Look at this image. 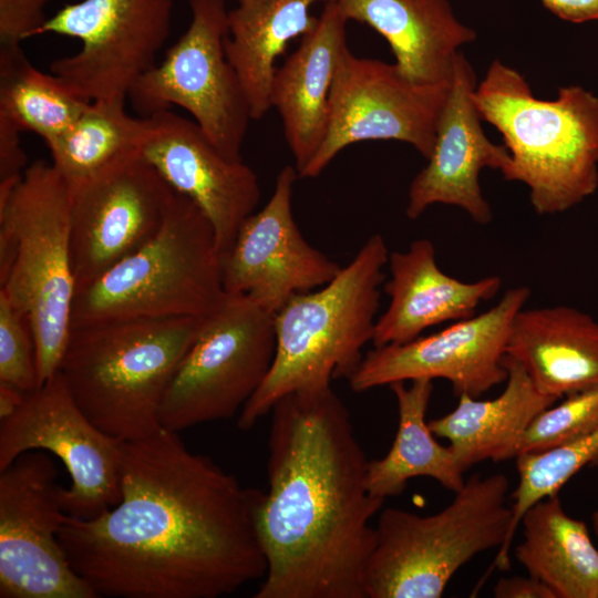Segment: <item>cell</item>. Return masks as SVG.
<instances>
[{
  "mask_svg": "<svg viewBox=\"0 0 598 598\" xmlns=\"http://www.w3.org/2000/svg\"><path fill=\"white\" fill-rule=\"evenodd\" d=\"M120 484L115 506L68 515L58 535L97 597L218 598L264 578L262 492L189 451L177 432L123 441Z\"/></svg>",
  "mask_w": 598,
  "mask_h": 598,
  "instance_id": "6da1fadb",
  "label": "cell"
},
{
  "mask_svg": "<svg viewBox=\"0 0 598 598\" xmlns=\"http://www.w3.org/2000/svg\"><path fill=\"white\" fill-rule=\"evenodd\" d=\"M271 414L256 511L267 570L255 598H365L370 520L384 501L368 491L346 405L329 386L287 394Z\"/></svg>",
  "mask_w": 598,
  "mask_h": 598,
  "instance_id": "7a4b0ae2",
  "label": "cell"
},
{
  "mask_svg": "<svg viewBox=\"0 0 598 598\" xmlns=\"http://www.w3.org/2000/svg\"><path fill=\"white\" fill-rule=\"evenodd\" d=\"M482 117L511 154L502 173L526 185L534 210L555 215L598 188V96L578 85L555 100L535 97L525 76L498 59L473 92Z\"/></svg>",
  "mask_w": 598,
  "mask_h": 598,
  "instance_id": "3957f363",
  "label": "cell"
},
{
  "mask_svg": "<svg viewBox=\"0 0 598 598\" xmlns=\"http://www.w3.org/2000/svg\"><path fill=\"white\" fill-rule=\"evenodd\" d=\"M389 255L384 238L372 235L332 280L293 296L274 315V361L239 412V429L255 426L287 394L352 375L373 339Z\"/></svg>",
  "mask_w": 598,
  "mask_h": 598,
  "instance_id": "277c9868",
  "label": "cell"
},
{
  "mask_svg": "<svg viewBox=\"0 0 598 598\" xmlns=\"http://www.w3.org/2000/svg\"><path fill=\"white\" fill-rule=\"evenodd\" d=\"M70 235V189L51 163L0 184V292L30 321L39 386L59 372L72 329Z\"/></svg>",
  "mask_w": 598,
  "mask_h": 598,
  "instance_id": "5b68a950",
  "label": "cell"
},
{
  "mask_svg": "<svg viewBox=\"0 0 598 598\" xmlns=\"http://www.w3.org/2000/svg\"><path fill=\"white\" fill-rule=\"evenodd\" d=\"M208 317L72 328L59 371L84 414L121 441L162 429L159 409L181 360Z\"/></svg>",
  "mask_w": 598,
  "mask_h": 598,
  "instance_id": "8992f818",
  "label": "cell"
},
{
  "mask_svg": "<svg viewBox=\"0 0 598 598\" xmlns=\"http://www.w3.org/2000/svg\"><path fill=\"white\" fill-rule=\"evenodd\" d=\"M226 297L214 228L194 202L175 192L158 231L76 291L71 328L206 318Z\"/></svg>",
  "mask_w": 598,
  "mask_h": 598,
  "instance_id": "52a82bcc",
  "label": "cell"
},
{
  "mask_svg": "<svg viewBox=\"0 0 598 598\" xmlns=\"http://www.w3.org/2000/svg\"><path fill=\"white\" fill-rule=\"evenodd\" d=\"M508 488L504 474H475L435 514L384 509L364 570L365 598L441 597L461 567L505 543L512 522Z\"/></svg>",
  "mask_w": 598,
  "mask_h": 598,
  "instance_id": "ba28073f",
  "label": "cell"
},
{
  "mask_svg": "<svg viewBox=\"0 0 598 598\" xmlns=\"http://www.w3.org/2000/svg\"><path fill=\"white\" fill-rule=\"evenodd\" d=\"M275 349L274 313L248 296L227 293L167 385L162 427L178 432L233 417L267 377Z\"/></svg>",
  "mask_w": 598,
  "mask_h": 598,
  "instance_id": "9c48e42d",
  "label": "cell"
},
{
  "mask_svg": "<svg viewBox=\"0 0 598 598\" xmlns=\"http://www.w3.org/2000/svg\"><path fill=\"white\" fill-rule=\"evenodd\" d=\"M188 28L163 61L135 82L127 100L138 116L183 107L226 157L241 159L252 117L225 53L229 10L225 0H188Z\"/></svg>",
  "mask_w": 598,
  "mask_h": 598,
  "instance_id": "30bf717a",
  "label": "cell"
},
{
  "mask_svg": "<svg viewBox=\"0 0 598 598\" xmlns=\"http://www.w3.org/2000/svg\"><path fill=\"white\" fill-rule=\"evenodd\" d=\"M173 8V0H82L49 17L37 35L81 42L75 53L50 64V72L76 96L126 101L135 82L156 64Z\"/></svg>",
  "mask_w": 598,
  "mask_h": 598,
  "instance_id": "8fae6325",
  "label": "cell"
},
{
  "mask_svg": "<svg viewBox=\"0 0 598 598\" xmlns=\"http://www.w3.org/2000/svg\"><path fill=\"white\" fill-rule=\"evenodd\" d=\"M62 488L44 451L0 471V598H97L58 537L68 516Z\"/></svg>",
  "mask_w": 598,
  "mask_h": 598,
  "instance_id": "7c38bea8",
  "label": "cell"
},
{
  "mask_svg": "<svg viewBox=\"0 0 598 598\" xmlns=\"http://www.w3.org/2000/svg\"><path fill=\"white\" fill-rule=\"evenodd\" d=\"M122 442L84 414L59 371L1 420L0 471L29 451L53 454L71 478L61 495L65 514L93 518L121 499Z\"/></svg>",
  "mask_w": 598,
  "mask_h": 598,
  "instance_id": "4fadbf2b",
  "label": "cell"
},
{
  "mask_svg": "<svg viewBox=\"0 0 598 598\" xmlns=\"http://www.w3.org/2000/svg\"><path fill=\"white\" fill-rule=\"evenodd\" d=\"M451 81L419 84L396 65L346 49L329 99L326 138L300 177H317L346 147L364 141H400L425 159L434 148Z\"/></svg>",
  "mask_w": 598,
  "mask_h": 598,
  "instance_id": "5bb4252c",
  "label": "cell"
},
{
  "mask_svg": "<svg viewBox=\"0 0 598 598\" xmlns=\"http://www.w3.org/2000/svg\"><path fill=\"white\" fill-rule=\"evenodd\" d=\"M530 289H507L488 310L430 336L374 347L348 379L354 392L417 379H444L455 395L477 398L507 379L506 344L516 313Z\"/></svg>",
  "mask_w": 598,
  "mask_h": 598,
  "instance_id": "9a60e30c",
  "label": "cell"
},
{
  "mask_svg": "<svg viewBox=\"0 0 598 598\" xmlns=\"http://www.w3.org/2000/svg\"><path fill=\"white\" fill-rule=\"evenodd\" d=\"M69 189L76 291L146 244L175 193L140 153Z\"/></svg>",
  "mask_w": 598,
  "mask_h": 598,
  "instance_id": "2e32d148",
  "label": "cell"
},
{
  "mask_svg": "<svg viewBox=\"0 0 598 598\" xmlns=\"http://www.w3.org/2000/svg\"><path fill=\"white\" fill-rule=\"evenodd\" d=\"M298 177L291 165L279 172L267 204L246 218L221 256L226 292L248 296L274 315L293 296L328 283L341 269L303 238L295 221Z\"/></svg>",
  "mask_w": 598,
  "mask_h": 598,
  "instance_id": "e0dca14e",
  "label": "cell"
},
{
  "mask_svg": "<svg viewBox=\"0 0 598 598\" xmlns=\"http://www.w3.org/2000/svg\"><path fill=\"white\" fill-rule=\"evenodd\" d=\"M145 117L140 147L173 188L194 202L210 221L221 256L260 200L256 173L243 159L226 157L195 121L168 110Z\"/></svg>",
  "mask_w": 598,
  "mask_h": 598,
  "instance_id": "ac0fdd59",
  "label": "cell"
},
{
  "mask_svg": "<svg viewBox=\"0 0 598 598\" xmlns=\"http://www.w3.org/2000/svg\"><path fill=\"white\" fill-rule=\"evenodd\" d=\"M476 85L473 66L460 52L433 152L409 188L405 214L410 219L419 218L435 204L456 206L481 225L493 219L480 174L484 168L503 173L511 164V154L504 144H494L485 135L473 101Z\"/></svg>",
  "mask_w": 598,
  "mask_h": 598,
  "instance_id": "d6986e66",
  "label": "cell"
},
{
  "mask_svg": "<svg viewBox=\"0 0 598 598\" xmlns=\"http://www.w3.org/2000/svg\"><path fill=\"white\" fill-rule=\"evenodd\" d=\"M388 264L390 279L384 291L390 303L377 319L374 347L404 343L433 326L471 318L502 287L497 276L467 282L447 275L426 238L414 240L405 251L391 252Z\"/></svg>",
  "mask_w": 598,
  "mask_h": 598,
  "instance_id": "ffe728a7",
  "label": "cell"
},
{
  "mask_svg": "<svg viewBox=\"0 0 598 598\" xmlns=\"http://www.w3.org/2000/svg\"><path fill=\"white\" fill-rule=\"evenodd\" d=\"M347 22L337 2L327 0L316 27L276 69L271 82L270 105L281 118L299 177L327 135L330 92L348 48Z\"/></svg>",
  "mask_w": 598,
  "mask_h": 598,
  "instance_id": "44dd1931",
  "label": "cell"
},
{
  "mask_svg": "<svg viewBox=\"0 0 598 598\" xmlns=\"http://www.w3.org/2000/svg\"><path fill=\"white\" fill-rule=\"evenodd\" d=\"M505 357L557 400L598 388V321L568 306L524 307L512 322Z\"/></svg>",
  "mask_w": 598,
  "mask_h": 598,
  "instance_id": "7402d4cb",
  "label": "cell"
},
{
  "mask_svg": "<svg viewBox=\"0 0 598 598\" xmlns=\"http://www.w3.org/2000/svg\"><path fill=\"white\" fill-rule=\"evenodd\" d=\"M347 20L365 23L389 43L394 64L419 84L450 82L460 49L476 39L447 0H334Z\"/></svg>",
  "mask_w": 598,
  "mask_h": 598,
  "instance_id": "603a6c76",
  "label": "cell"
},
{
  "mask_svg": "<svg viewBox=\"0 0 598 598\" xmlns=\"http://www.w3.org/2000/svg\"><path fill=\"white\" fill-rule=\"evenodd\" d=\"M504 391L492 400L460 395L450 413L429 422L435 436L448 441L465 472L486 460L516 458L520 439L532 421L557 399L542 393L526 371L505 357Z\"/></svg>",
  "mask_w": 598,
  "mask_h": 598,
  "instance_id": "cb8c5ba5",
  "label": "cell"
},
{
  "mask_svg": "<svg viewBox=\"0 0 598 598\" xmlns=\"http://www.w3.org/2000/svg\"><path fill=\"white\" fill-rule=\"evenodd\" d=\"M319 0H238L228 11L227 60L247 96L252 120L271 109L270 90L276 60L288 43L318 23L311 7Z\"/></svg>",
  "mask_w": 598,
  "mask_h": 598,
  "instance_id": "d4e9b609",
  "label": "cell"
},
{
  "mask_svg": "<svg viewBox=\"0 0 598 598\" xmlns=\"http://www.w3.org/2000/svg\"><path fill=\"white\" fill-rule=\"evenodd\" d=\"M518 563L556 598H598V549L585 522L570 517L558 494L534 504L523 516Z\"/></svg>",
  "mask_w": 598,
  "mask_h": 598,
  "instance_id": "484cf974",
  "label": "cell"
},
{
  "mask_svg": "<svg viewBox=\"0 0 598 598\" xmlns=\"http://www.w3.org/2000/svg\"><path fill=\"white\" fill-rule=\"evenodd\" d=\"M392 383L399 413L398 431L389 452L368 461L365 483L374 497L400 495L410 480L430 477L457 492L465 483L464 471L450 446L441 445L426 422L433 391L432 380L417 379Z\"/></svg>",
  "mask_w": 598,
  "mask_h": 598,
  "instance_id": "4316f807",
  "label": "cell"
},
{
  "mask_svg": "<svg viewBox=\"0 0 598 598\" xmlns=\"http://www.w3.org/2000/svg\"><path fill=\"white\" fill-rule=\"evenodd\" d=\"M144 132L145 117L128 114L125 101H93L45 145L51 164L71 187L140 153Z\"/></svg>",
  "mask_w": 598,
  "mask_h": 598,
  "instance_id": "83f0119b",
  "label": "cell"
},
{
  "mask_svg": "<svg viewBox=\"0 0 598 598\" xmlns=\"http://www.w3.org/2000/svg\"><path fill=\"white\" fill-rule=\"evenodd\" d=\"M54 74L37 69L21 48L0 50V118L44 143L65 131L87 105Z\"/></svg>",
  "mask_w": 598,
  "mask_h": 598,
  "instance_id": "f1b7e54d",
  "label": "cell"
},
{
  "mask_svg": "<svg viewBox=\"0 0 598 598\" xmlns=\"http://www.w3.org/2000/svg\"><path fill=\"white\" fill-rule=\"evenodd\" d=\"M597 460L598 429L569 444L516 457L518 484L513 493L507 537L495 556L494 564L498 569H509L511 547L524 514L537 502L558 494L579 470Z\"/></svg>",
  "mask_w": 598,
  "mask_h": 598,
  "instance_id": "f546056e",
  "label": "cell"
},
{
  "mask_svg": "<svg viewBox=\"0 0 598 598\" xmlns=\"http://www.w3.org/2000/svg\"><path fill=\"white\" fill-rule=\"evenodd\" d=\"M597 429L598 388H594L568 395L558 405L542 411L523 434L517 456L569 444Z\"/></svg>",
  "mask_w": 598,
  "mask_h": 598,
  "instance_id": "4dcf8cb0",
  "label": "cell"
},
{
  "mask_svg": "<svg viewBox=\"0 0 598 598\" xmlns=\"http://www.w3.org/2000/svg\"><path fill=\"white\" fill-rule=\"evenodd\" d=\"M0 382L23 393L39 386L35 343L25 313L0 292Z\"/></svg>",
  "mask_w": 598,
  "mask_h": 598,
  "instance_id": "1f68e13d",
  "label": "cell"
},
{
  "mask_svg": "<svg viewBox=\"0 0 598 598\" xmlns=\"http://www.w3.org/2000/svg\"><path fill=\"white\" fill-rule=\"evenodd\" d=\"M53 0H0V50L21 48L37 35L49 17L47 6Z\"/></svg>",
  "mask_w": 598,
  "mask_h": 598,
  "instance_id": "d6a6232c",
  "label": "cell"
},
{
  "mask_svg": "<svg viewBox=\"0 0 598 598\" xmlns=\"http://www.w3.org/2000/svg\"><path fill=\"white\" fill-rule=\"evenodd\" d=\"M20 133L11 123L0 118V182L20 179L28 167Z\"/></svg>",
  "mask_w": 598,
  "mask_h": 598,
  "instance_id": "836d02e7",
  "label": "cell"
},
{
  "mask_svg": "<svg viewBox=\"0 0 598 598\" xmlns=\"http://www.w3.org/2000/svg\"><path fill=\"white\" fill-rule=\"evenodd\" d=\"M493 594L496 598H556L545 584L529 575L501 578Z\"/></svg>",
  "mask_w": 598,
  "mask_h": 598,
  "instance_id": "e575fe53",
  "label": "cell"
},
{
  "mask_svg": "<svg viewBox=\"0 0 598 598\" xmlns=\"http://www.w3.org/2000/svg\"><path fill=\"white\" fill-rule=\"evenodd\" d=\"M542 2L555 16L569 22L598 20V0H542Z\"/></svg>",
  "mask_w": 598,
  "mask_h": 598,
  "instance_id": "d590c367",
  "label": "cell"
},
{
  "mask_svg": "<svg viewBox=\"0 0 598 598\" xmlns=\"http://www.w3.org/2000/svg\"><path fill=\"white\" fill-rule=\"evenodd\" d=\"M27 393L4 382H0V420L7 419L21 405Z\"/></svg>",
  "mask_w": 598,
  "mask_h": 598,
  "instance_id": "8d00e7d4",
  "label": "cell"
},
{
  "mask_svg": "<svg viewBox=\"0 0 598 598\" xmlns=\"http://www.w3.org/2000/svg\"><path fill=\"white\" fill-rule=\"evenodd\" d=\"M591 519H592L594 530L596 535L598 536V511L592 514Z\"/></svg>",
  "mask_w": 598,
  "mask_h": 598,
  "instance_id": "74e56055",
  "label": "cell"
}]
</instances>
